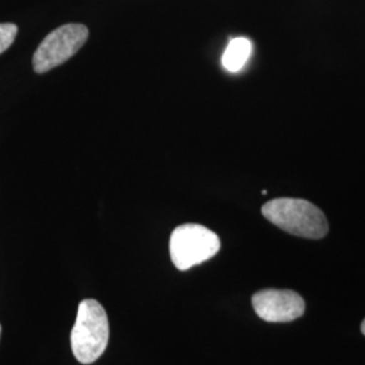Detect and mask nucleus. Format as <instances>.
I'll use <instances>...</instances> for the list:
<instances>
[{
	"label": "nucleus",
	"mask_w": 365,
	"mask_h": 365,
	"mask_svg": "<svg viewBox=\"0 0 365 365\" xmlns=\"http://www.w3.org/2000/svg\"><path fill=\"white\" fill-rule=\"evenodd\" d=\"M262 215L289 235L321 240L329 232V223L324 211L304 199L277 197L265 203Z\"/></svg>",
	"instance_id": "obj_1"
},
{
	"label": "nucleus",
	"mask_w": 365,
	"mask_h": 365,
	"mask_svg": "<svg viewBox=\"0 0 365 365\" xmlns=\"http://www.w3.org/2000/svg\"><path fill=\"white\" fill-rule=\"evenodd\" d=\"M110 325L103 306L95 299L80 302L76 322L71 333V348L81 364L95 363L105 353Z\"/></svg>",
	"instance_id": "obj_2"
},
{
	"label": "nucleus",
	"mask_w": 365,
	"mask_h": 365,
	"mask_svg": "<svg viewBox=\"0 0 365 365\" xmlns=\"http://www.w3.org/2000/svg\"><path fill=\"white\" fill-rule=\"evenodd\" d=\"M220 249L218 235L197 223L180 225L170 235V260L179 271H188L209 261Z\"/></svg>",
	"instance_id": "obj_3"
},
{
	"label": "nucleus",
	"mask_w": 365,
	"mask_h": 365,
	"mask_svg": "<svg viewBox=\"0 0 365 365\" xmlns=\"http://www.w3.org/2000/svg\"><path fill=\"white\" fill-rule=\"evenodd\" d=\"M88 39V29L80 24H68L53 30L41 42L33 56V66L37 73H45L64 64Z\"/></svg>",
	"instance_id": "obj_4"
},
{
	"label": "nucleus",
	"mask_w": 365,
	"mask_h": 365,
	"mask_svg": "<svg viewBox=\"0 0 365 365\" xmlns=\"http://www.w3.org/2000/svg\"><path fill=\"white\" fill-rule=\"evenodd\" d=\"M252 306L265 322H292L306 312V302L302 295L291 289L265 288L252 297Z\"/></svg>",
	"instance_id": "obj_5"
},
{
	"label": "nucleus",
	"mask_w": 365,
	"mask_h": 365,
	"mask_svg": "<svg viewBox=\"0 0 365 365\" xmlns=\"http://www.w3.org/2000/svg\"><path fill=\"white\" fill-rule=\"evenodd\" d=\"M253 43L247 37L232 39L222 56V66L229 72H240L252 56Z\"/></svg>",
	"instance_id": "obj_6"
},
{
	"label": "nucleus",
	"mask_w": 365,
	"mask_h": 365,
	"mask_svg": "<svg viewBox=\"0 0 365 365\" xmlns=\"http://www.w3.org/2000/svg\"><path fill=\"white\" fill-rule=\"evenodd\" d=\"M18 34V27L14 24H0V54L6 52Z\"/></svg>",
	"instance_id": "obj_7"
},
{
	"label": "nucleus",
	"mask_w": 365,
	"mask_h": 365,
	"mask_svg": "<svg viewBox=\"0 0 365 365\" xmlns=\"http://www.w3.org/2000/svg\"><path fill=\"white\" fill-rule=\"evenodd\" d=\"M361 333H363V334H364V336H365V318H364V321H363V322H361Z\"/></svg>",
	"instance_id": "obj_8"
},
{
	"label": "nucleus",
	"mask_w": 365,
	"mask_h": 365,
	"mask_svg": "<svg viewBox=\"0 0 365 365\" xmlns=\"http://www.w3.org/2000/svg\"><path fill=\"white\" fill-rule=\"evenodd\" d=\"M0 331H1V327H0Z\"/></svg>",
	"instance_id": "obj_9"
}]
</instances>
